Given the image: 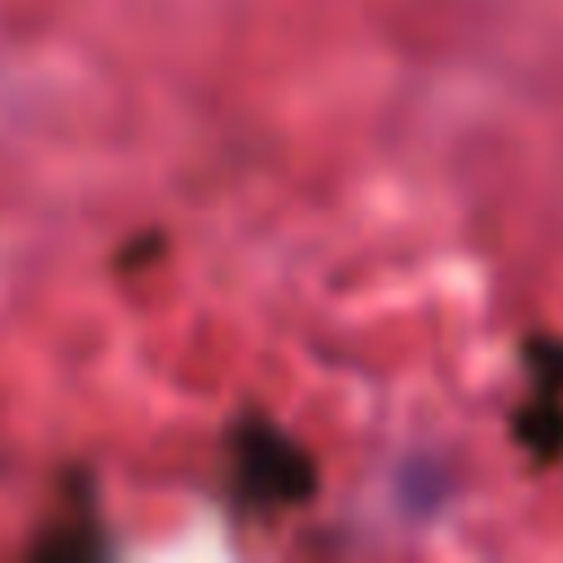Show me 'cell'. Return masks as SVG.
Masks as SVG:
<instances>
[{"label":"cell","instance_id":"6da1fadb","mask_svg":"<svg viewBox=\"0 0 563 563\" xmlns=\"http://www.w3.org/2000/svg\"><path fill=\"white\" fill-rule=\"evenodd\" d=\"M242 471L260 497H299L312 479L308 462L290 453L282 435H268V431H251L242 440Z\"/></svg>","mask_w":563,"mask_h":563}]
</instances>
